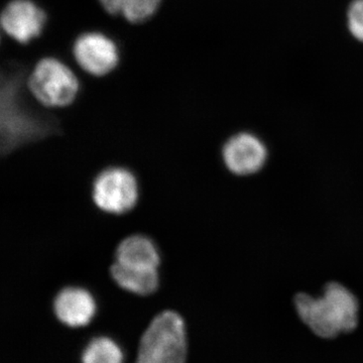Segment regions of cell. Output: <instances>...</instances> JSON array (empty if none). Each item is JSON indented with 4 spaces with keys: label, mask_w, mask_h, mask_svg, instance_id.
I'll use <instances>...</instances> for the list:
<instances>
[{
    "label": "cell",
    "mask_w": 363,
    "mask_h": 363,
    "mask_svg": "<svg viewBox=\"0 0 363 363\" xmlns=\"http://www.w3.org/2000/svg\"><path fill=\"white\" fill-rule=\"evenodd\" d=\"M295 307L300 319L321 338H334L357 328L359 304L354 294L339 283L325 286L319 296L298 294Z\"/></svg>",
    "instance_id": "obj_1"
},
{
    "label": "cell",
    "mask_w": 363,
    "mask_h": 363,
    "mask_svg": "<svg viewBox=\"0 0 363 363\" xmlns=\"http://www.w3.org/2000/svg\"><path fill=\"white\" fill-rule=\"evenodd\" d=\"M187 337L180 314L167 310L150 322L140 339L135 363H185Z\"/></svg>",
    "instance_id": "obj_2"
},
{
    "label": "cell",
    "mask_w": 363,
    "mask_h": 363,
    "mask_svg": "<svg viewBox=\"0 0 363 363\" xmlns=\"http://www.w3.org/2000/svg\"><path fill=\"white\" fill-rule=\"evenodd\" d=\"M33 97L47 107L59 108L73 104L79 92L75 74L54 58L40 60L28 81Z\"/></svg>",
    "instance_id": "obj_3"
},
{
    "label": "cell",
    "mask_w": 363,
    "mask_h": 363,
    "mask_svg": "<svg viewBox=\"0 0 363 363\" xmlns=\"http://www.w3.org/2000/svg\"><path fill=\"white\" fill-rule=\"evenodd\" d=\"M138 197L140 186L130 169L109 167L100 172L93 181V202L106 213H128L138 204Z\"/></svg>",
    "instance_id": "obj_4"
},
{
    "label": "cell",
    "mask_w": 363,
    "mask_h": 363,
    "mask_svg": "<svg viewBox=\"0 0 363 363\" xmlns=\"http://www.w3.org/2000/svg\"><path fill=\"white\" fill-rule=\"evenodd\" d=\"M269 157L266 143L250 133L231 136L222 147V160L233 175L247 177L264 169Z\"/></svg>",
    "instance_id": "obj_5"
},
{
    "label": "cell",
    "mask_w": 363,
    "mask_h": 363,
    "mask_svg": "<svg viewBox=\"0 0 363 363\" xmlns=\"http://www.w3.org/2000/svg\"><path fill=\"white\" fill-rule=\"evenodd\" d=\"M74 58L90 75L101 77L113 71L119 55L113 40L100 33H86L76 40Z\"/></svg>",
    "instance_id": "obj_6"
},
{
    "label": "cell",
    "mask_w": 363,
    "mask_h": 363,
    "mask_svg": "<svg viewBox=\"0 0 363 363\" xmlns=\"http://www.w3.org/2000/svg\"><path fill=\"white\" fill-rule=\"evenodd\" d=\"M47 16L30 0H13L1 13V26L4 32L21 44H28L39 37Z\"/></svg>",
    "instance_id": "obj_7"
},
{
    "label": "cell",
    "mask_w": 363,
    "mask_h": 363,
    "mask_svg": "<svg viewBox=\"0 0 363 363\" xmlns=\"http://www.w3.org/2000/svg\"><path fill=\"white\" fill-rule=\"evenodd\" d=\"M96 310L95 298L82 286H66L55 298V314L62 323L69 327L76 328L89 324Z\"/></svg>",
    "instance_id": "obj_8"
},
{
    "label": "cell",
    "mask_w": 363,
    "mask_h": 363,
    "mask_svg": "<svg viewBox=\"0 0 363 363\" xmlns=\"http://www.w3.org/2000/svg\"><path fill=\"white\" fill-rule=\"evenodd\" d=\"M116 262L138 269H157L161 264V253L149 236L135 234L124 238L116 252Z\"/></svg>",
    "instance_id": "obj_9"
},
{
    "label": "cell",
    "mask_w": 363,
    "mask_h": 363,
    "mask_svg": "<svg viewBox=\"0 0 363 363\" xmlns=\"http://www.w3.org/2000/svg\"><path fill=\"white\" fill-rule=\"evenodd\" d=\"M111 274L121 289L135 295H152L159 289L160 276L157 269H138L123 266L116 262V264H112Z\"/></svg>",
    "instance_id": "obj_10"
},
{
    "label": "cell",
    "mask_w": 363,
    "mask_h": 363,
    "mask_svg": "<svg viewBox=\"0 0 363 363\" xmlns=\"http://www.w3.org/2000/svg\"><path fill=\"white\" fill-rule=\"evenodd\" d=\"M107 13L121 16L130 23H138L152 18L162 0H99Z\"/></svg>",
    "instance_id": "obj_11"
},
{
    "label": "cell",
    "mask_w": 363,
    "mask_h": 363,
    "mask_svg": "<svg viewBox=\"0 0 363 363\" xmlns=\"http://www.w3.org/2000/svg\"><path fill=\"white\" fill-rule=\"evenodd\" d=\"M123 362V351L111 338L97 337L93 339L83 353L82 363Z\"/></svg>",
    "instance_id": "obj_12"
},
{
    "label": "cell",
    "mask_w": 363,
    "mask_h": 363,
    "mask_svg": "<svg viewBox=\"0 0 363 363\" xmlns=\"http://www.w3.org/2000/svg\"><path fill=\"white\" fill-rule=\"evenodd\" d=\"M348 25L352 35L363 42V0H355L351 4L348 11Z\"/></svg>",
    "instance_id": "obj_13"
}]
</instances>
